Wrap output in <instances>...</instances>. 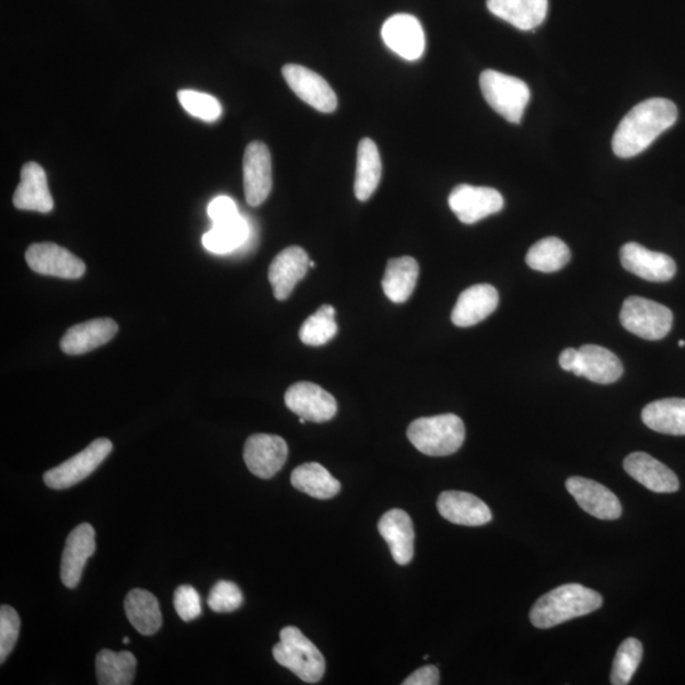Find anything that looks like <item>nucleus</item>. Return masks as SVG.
Instances as JSON below:
<instances>
[{"instance_id":"e433bc0d","label":"nucleus","mask_w":685,"mask_h":685,"mask_svg":"<svg viewBox=\"0 0 685 685\" xmlns=\"http://www.w3.org/2000/svg\"><path fill=\"white\" fill-rule=\"evenodd\" d=\"M178 100L189 115L206 123L218 121L222 114L221 103L210 94L196 91H181Z\"/></svg>"},{"instance_id":"37998d69","label":"nucleus","mask_w":685,"mask_h":685,"mask_svg":"<svg viewBox=\"0 0 685 685\" xmlns=\"http://www.w3.org/2000/svg\"><path fill=\"white\" fill-rule=\"evenodd\" d=\"M559 363L565 371L572 372L576 376L580 373V352L578 349L568 348L560 355Z\"/></svg>"},{"instance_id":"39448f33","label":"nucleus","mask_w":685,"mask_h":685,"mask_svg":"<svg viewBox=\"0 0 685 685\" xmlns=\"http://www.w3.org/2000/svg\"><path fill=\"white\" fill-rule=\"evenodd\" d=\"M480 88L486 102L508 123L520 124L527 108L531 92L527 84L515 77L485 70L480 77Z\"/></svg>"},{"instance_id":"c03bdc74","label":"nucleus","mask_w":685,"mask_h":685,"mask_svg":"<svg viewBox=\"0 0 685 685\" xmlns=\"http://www.w3.org/2000/svg\"><path fill=\"white\" fill-rule=\"evenodd\" d=\"M315 262L314 260H310V268H315Z\"/></svg>"},{"instance_id":"393cba45","label":"nucleus","mask_w":685,"mask_h":685,"mask_svg":"<svg viewBox=\"0 0 685 685\" xmlns=\"http://www.w3.org/2000/svg\"><path fill=\"white\" fill-rule=\"evenodd\" d=\"M488 10L518 30L532 31L543 25L548 0H488Z\"/></svg>"},{"instance_id":"a18cd8bd","label":"nucleus","mask_w":685,"mask_h":685,"mask_svg":"<svg viewBox=\"0 0 685 685\" xmlns=\"http://www.w3.org/2000/svg\"><path fill=\"white\" fill-rule=\"evenodd\" d=\"M678 346H680L681 348H684V347H685V341H684V340H681V341L678 342Z\"/></svg>"},{"instance_id":"a19ab883","label":"nucleus","mask_w":685,"mask_h":685,"mask_svg":"<svg viewBox=\"0 0 685 685\" xmlns=\"http://www.w3.org/2000/svg\"><path fill=\"white\" fill-rule=\"evenodd\" d=\"M207 213H209L212 224H218V222L227 221L241 214L236 204L228 196L214 198L207 207Z\"/></svg>"},{"instance_id":"a878e982","label":"nucleus","mask_w":685,"mask_h":685,"mask_svg":"<svg viewBox=\"0 0 685 685\" xmlns=\"http://www.w3.org/2000/svg\"><path fill=\"white\" fill-rule=\"evenodd\" d=\"M580 373L595 384L609 385L623 378L624 365L611 350L601 346L587 345L579 349Z\"/></svg>"},{"instance_id":"bb28decb","label":"nucleus","mask_w":685,"mask_h":685,"mask_svg":"<svg viewBox=\"0 0 685 685\" xmlns=\"http://www.w3.org/2000/svg\"><path fill=\"white\" fill-rule=\"evenodd\" d=\"M419 277L418 262L411 257L390 259L385 276L382 278V290L386 298L395 304H404L416 289Z\"/></svg>"},{"instance_id":"b1692460","label":"nucleus","mask_w":685,"mask_h":685,"mask_svg":"<svg viewBox=\"0 0 685 685\" xmlns=\"http://www.w3.org/2000/svg\"><path fill=\"white\" fill-rule=\"evenodd\" d=\"M379 532L385 539L396 564L408 565L414 557V533L411 518L402 509H392L381 516Z\"/></svg>"},{"instance_id":"9d476101","label":"nucleus","mask_w":685,"mask_h":685,"mask_svg":"<svg viewBox=\"0 0 685 685\" xmlns=\"http://www.w3.org/2000/svg\"><path fill=\"white\" fill-rule=\"evenodd\" d=\"M287 408L312 423H324L336 417L338 405L334 396L313 382H298L285 394Z\"/></svg>"},{"instance_id":"412c9836","label":"nucleus","mask_w":685,"mask_h":685,"mask_svg":"<svg viewBox=\"0 0 685 685\" xmlns=\"http://www.w3.org/2000/svg\"><path fill=\"white\" fill-rule=\"evenodd\" d=\"M499 305V293L491 285H475L460 294L452 312V323L458 328H469L485 321Z\"/></svg>"},{"instance_id":"473e14b6","label":"nucleus","mask_w":685,"mask_h":685,"mask_svg":"<svg viewBox=\"0 0 685 685\" xmlns=\"http://www.w3.org/2000/svg\"><path fill=\"white\" fill-rule=\"evenodd\" d=\"M138 660L130 651L102 650L95 658L101 685H130L137 674Z\"/></svg>"},{"instance_id":"6e6552de","label":"nucleus","mask_w":685,"mask_h":685,"mask_svg":"<svg viewBox=\"0 0 685 685\" xmlns=\"http://www.w3.org/2000/svg\"><path fill=\"white\" fill-rule=\"evenodd\" d=\"M449 205L462 224L473 225L503 210L504 198L494 188L460 185L453 188Z\"/></svg>"},{"instance_id":"f704fd0d","label":"nucleus","mask_w":685,"mask_h":685,"mask_svg":"<svg viewBox=\"0 0 685 685\" xmlns=\"http://www.w3.org/2000/svg\"><path fill=\"white\" fill-rule=\"evenodd\" d=\"M336 309L332 305H323L317 312L307 317L300 329V339L304 345L321 347L330 341L338 333L336 322Z\"/></svg>"},{"instance_id":"4be33fe9","label":"nucleus","mask_w":685,"mask_h":685,"mask_svg":"<svg viewBox=\"0 0 685 685\" xmlns=\"http://www.w3.org/2000/svg\"><path fill=\"white\" fill-rule=\"evenodd\" d=\"M13 205L23 211L42 213L53 211L54 200L42 165L35 162L23 165L21 183L15 189Z\"/></svg>"},{"instance_id":"f03ea898","label":"nucleus","mask_w":685,"mask_h":685,"mask_svg":"<svg viewBox=\"0 0 685 685\" xmlns=\"http://www.w3.org/2000/svg\"><path fill=\"white\" fill-rule=\"evenodd\" d=\"M603 599L591 588L565 584L541 596L533 605L530 618L533 626L548 629L573 618L591 615L600 609Z\"/></svg>"},{"instance_id":"f257e3e1","label":"nucleus","mask_w":685,"mask_h":685,"mask_svg":"<svg viewBox=\"0 0 685 685\" xmlns=\"http://www.w3.org/2000/svg\"><path fill=\"white\" fill-rule=\"evenodd\" d=\"M678 119V108L672 101L650 98L639 103L624 117L612 140L618 158H634L647 150L661 133Z\"/></svg>"},{"instance_id":"7ed1b4c3","label":"nucleus","mask_w":685,"mask_h":685,"mask_svg":"<svg viewBox=\"0 0 685 685\" xmlns=\"http://www.w3.org/2000/svg\"><path fill=\"white\" fill-rule=\"evenodd\" d=\"M408 438L414 448L423 455L444 457L453 455L465 442L464 421L455 414L419 418L408 428Z\"/></svg>"},{"instance_id":"aec40b11","label":"nucleus","mask_w":685,"mask_h":685,"mask_svg":"<svg viewBox=\"0 0 685 685\" xmlns=\"http://www.w3.org/2000/svg\"><path fill=\"white\" fill-rule=\"evenodd\" d=\"M118 332V325L114 318L102 317L77 324L63 334L60 348L69 356H81L107 345Z\"/></svg>"},{"instance_id":"79ce46f5","label":"nucleus","mask_w":685,"mask_h":685,"mask_svg":"<svg viewBox=\"0 0 685 685\" xmlns=\"http://www.w3.org/2000/svg\"><path fill=\"white\" fill-rule=\"evenodd\" d=\"M404 685H437L440 684V671L434 665L418 669L403 682Z\"/></svg>"},{"instance_id":"c756f323","label":"nucleus","mask_w":685,"mask_h":685,"mask_svg":"<svg viewBox=\"0 0 685 685\" xmlns=\"http://www.w3.org/2000/svg\"><path fill=\"white\" fill-rule=\"evenodd\" d=\"M125 613L135 629L143 636L155 635L162 627L163 617L156 596L143 589H132L126 595Z\"/></svg>"},{"instance_id":"49530a36","label":"nucleus","mask_w":685,"mask_h":685,"mask_svg":"<svg viewBox=\"0 0 685 685\" xmlns=\"http://www.w3.org/2000/svg\"><path fill=\"white\" fill-rule=\"evenodd\" d=\"M129 642H130L129 637H124V643H129Z\"/></svg>"},{"instance_id":"72a5a7b5","label":"nucleus","mask_w":685,"mask_h":685,"mask_svg":"<svg viewBox=\"0 0 685 685\" xmlns=\"http://www.w3.org/2000/svg\"><path fill=\"white\" fill-rule=\"evenodd\" d=\"M571 259L569 246L559 237H545L531 246L525 262L533 270L554 274L562 269Z\"/></svg>"},{"instance_id":"2f4dec72","label":"nucleus","mask_w":685,"mask_h":685,"mask_svg":"<svg viewBox=\"0 0 685 685\" xmlns=\"http://www.w3.org/2000/svg\"><path fill=\"white\" fill-rule=\"evenodd\" d=\"M251 228L242 214L213 224L202 237L205 248L214 254H228L243 246L248 241Z\"/></svg>"},{"instance_id":"f8f14e48","label":"nucleus","mask_w":685,"mask_h":685,"mask_svg":"<svg viewBox=\"0 0 685 685\" xmlns=\"http://www.w3.org/2000/svg\"><path fill=\"white\" fill-rule=\"evenodd\" d=\"M244 194L246 202L258 207L272 190V159L265 143L253 141L245 149L243 161Z\"/></svg>"},{"instance_id":"1a4fd4ad","label":"nucleus","mask_w":685,"mask_h":685,"mask_svg":"<svg viewBox=\"0 0 685 685\" xmlns=\"http://www.w3.org/2000/svg\"><path fill=\"white\" fill-rule=\"evenodd\" d=\"M26 262L34 272L63 278V280H78L85 274L86 269L82 259L54 243L30 245L26 252Z\"/></svg>"},{"instance_id":"cd10ccee","label":"nucleus","mask_w":685,"mask_h":685,"mask_svg":"<svg viewBox=\"0 0 685 685\" xmlns=\"http://www.w3.org/2000/svg\"><path fill=\"white\" fill-rule=\"evenodd\" d=\"M382 163L380 151L369 138L362 139L357 151L355 195L358 201H368L380 185Z\"/></svg>"},{"instance_id":"c85d7f7f","label":"nucleus","mask_w":685,"mask_h":685,"mask_svg":"<svg viewBox=\"0 0 685 685\" xmlns=\"http://www.w3.org/2000/svg\"><path fill=\"white\" fill-rule=\"evenodd\" d=\"M643 425L655 432L669 436H685V399L671 397L645 406Z\"/></svg>"},{"instance_id":"c9c22d12","label":"nucleus","mask_w":685,"mask_h":685,"mask_svg":"<svg viewBox=\"0 0 685 685\" xmlns=\"http://www.w3.org/2000/svg\"><path fill=\"white\" fill-rule=\"evenodd\" d=\"M642 655V643L634 637H629L620 643L615 661H613L611 683L613 685H626L631 682L641 663Z\"/></svg>"},{"instance_id":"a211bd4d","label":"nucleus","mask_w":685,"mask_h":685,"mask_svg":"<svg viewBox=\"0 0 685 685\" xmlns=\"http://www.w3.org/2000/svg\"><path fill=\"white\" fill-rule=\"evenodd\" d=\"M310 268L307 253L300 246L286 248L270 263L268 278L278 301L291 297L294 287L304 278Z\"/></svg>"},{"instance_id":"ea45409f","label":"nucleus","mask_w":685,"mask_h":685,"mask_svg":"<svg viewBox=\"0 0 685 685\" xmlns=\"http://www.w3.org/2000/svg\"><path fill=\"white\" fill-rule=\"evenodd\" d=\"M174 608L185 623L201 616V596L190 585H181L174 592Z\"/></svg>"},{"instance_id":"5701e85b","label":"nucleus","mask_w":685,"mask_h":685,"mask_svg":"<svg viewBox=\"0 0 685 685\" xmlns=\"http://www.w3.org/2000/svg\"><path fill=\"white\" fill-rule=\"evenodd\" d=\"M625 472L645 488L655 492L680 490L678 476L671 468L645 452H634L624 462Z\"/></svg>"},{"instance_id":"423d86ee","label":"nucleus","mask_w":685,"mask_h":685,"mask_svg":"<svg viewBox=\"0 0 685 685\" xmlns=\"http://www.w3.org/2000/svg\"><path fill=\"white\" fill-rule=\"evenodd\" d=\"M619 321L627 332L637 337L660 340L672 330L673 313L671 309L659 302L631 297L625 300Z\"/></svg>"},{"instance_id":"4c0bfd02","label":"nucleus","mask_w":685,"mask_h":685,"mask_svg":"<svg viewBox=\"0 0 685 685\" xmlns=\"http://www.w3.org/2000/svg\"><path fill=\"white\" fill-rule=\"evenodd\" d=\"M207 603L213 612H234L242 607L243 593L233 581L221 580L211 589Z\"/></svg>"},{"instance_id":"dca6fc26","label":"nucleus","mask_w":685,"mask_h":685,"mask_svg":"<svg viewBox=\"0 0 685 685\" xmlns=\"http://www.w3.org/2000/svg\"><path fill=\"white\" fill-rule=\"evenodd\" d=\"M620 263L629 274L649 282H667L676 274L672 257L652 252L637 243H627L619 252Z\"/></svg>"},{"instance_id":"4468645a","label":"nucleus","mask_w":685,"mask_h":685,"mask_svg":"<svg viewBox=\"0 0 685 685\" xmlns=\"http://www.w3.org/2000/svg\"><path fill=\"white\" fill-rule=\"evenodd\" d=\"M382 39L405 60L416 61L426 51V34L418 19L411 14H395L382 26Z\"/></svg>"},{"instance_id":"2eb2a0df","label":"nucleus","mask_w":685,"mask_h":685,"mask_svg":"<svg viewBox=\"0 0 685 685\" xmlns=\"http://www.w3.org/2000/svg\"><path fill=\"white\" fill-rule=\"evenodd\" d=\"M567 489L584 512L599 520L615 521L623 515V506L616 494L600 483L572 476L567 480Z\"/></svg>"},{"instance_id":"9b49d317","label":"nucleus","mask_w":685,"mask_h":685,"mask_svg":"<svg viewBox=\"0 0 685 685\" xmlns=\"http://www.w3.org/2000/svg\"><path fill=\"white\" fill-rule=\"evenodd\" d=\"M283 78L294 94L318 113L332 114L337 109L336 92L325 79L302 66L289 63L282 69Z\"/></svg>"},{"instance_id":"20e7f679","label":"nucleus","mask_w":685,"mask_h":685,"mask_svg":"<svg viewBox=\"0 0 685 685\" xmlns=\"http://www.w3.org/2000/svg\"><path fill=\"white\" fill-rule=\"evenodd\" d=\"M280 639L274 648L277 663L305 683L321 682L325 673V659L321 650L298 627H285Z\"/></svg>"},{"instance_id":"58836bf2","label":"nucleus","mask_w":685,"mask_h":685,"mask_svg":"<svg viewBox=\"0 0 685 685\" xmlns=\"http://www.w3.org/2000/svg\"><path fill=\"white\" fill-rule=\"evenodd\" d=\"M20 628L19 613L10 605H2L0 608V663H4L18 643Z\"/></svg>"},{"instance_id":"ddd939ff","label":"nucleus","mask_w":685,"mask_h":685,"mask_svg":"<svg viewBox=\"0 0 685 685\" xmlns=\"http://www.w3.org/2000/svg\"><path fill=\"white\" fill-rule=\"evenodd\" d=\"M289 457V445L274 434H253L244 445V461L253 475L272 479Z\"/></svg>"},{"instance_id":"f3484780","label":"nucleus","mask_w":685,"mask_h":685,"mask_svg":"<svg viewBox=\"0 0 685 685\" xmlns=\"http://www.w3.org/2000/svg\"><path fill=\"white\" fill-rule=\"evenodd\" d=\"M95 552V531L90 523L78 525L70 532L63 548L60 567L62 584L74 589L82 579L88 559Z\"/></svg>"},{"instance_id":"0eeeda50","label":"nucleus","mask_w":685,"mask_h":685,"mask_svg":"<svg viewBox=\"0 0 685 685\" xmlns=\"http://www.w3.org/2000/svg\"><path fill=\"white\" fill-rule=\"evenodd\" d=\"M113 449L114 444L107 438H98L78 455L49 469L44 475V481L55 490L69 489L92 475L109 456Z\"/></svg>"},{"instance_id":"6ab92c4d","label":"nucleus","mask_w":685,"mask_h":685,"mask_svg":"<svg viewBox=\"0 0 685 685\" xmlns=\"http://www.w3.org/2000/svg\"><path fill=\"white\" fill-rule=\"evenodd\" d=\"M438 512L453 524L480 527L492 520L490 508L465 491H444L437 501Z\"/></svg>"},{"instance_id":"7c9ffc66","label":"nucleus","mask_w":685,"mask_h":685,"mask_svg":"<svg viewBox=\"0 0 685 685\" xmlns=\"http://www.w3.org/2000/svg\"><path fill=\"white\" fill-rule=\"evenodd\" d=\"M291 484L294 489L315 499H332L338 496L341 485L321 464L309 462L293 469Z\"/></svg>"}]
</instances>
